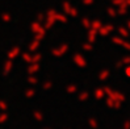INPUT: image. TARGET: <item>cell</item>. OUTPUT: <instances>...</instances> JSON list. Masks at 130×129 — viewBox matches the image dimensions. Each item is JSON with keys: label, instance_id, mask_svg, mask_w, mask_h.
<instances>
[{"label": "cell", "instance_id": "5b68a950", "mask_svg": "<svg viewBox=\"0 0 130 129\" xmlns=\"http://www.w3.org/2000/svg\"><path fill=\"white\" fill-rule=\"evenodd\" d=\"M126 74H127V75H129V77H130V66H129V67H127V69H126Z\"/></svg>", "mask_w": 130, "mask_h": 129}, {"label": "cell", "instance_id": "7a4b0ae2", "mask_svg": "<svg viewBox=\"0 0 130 129\" xmlns=\"http://www.w3.org/2000/svg\"><path fill=\"white\" fill-rule=\"evenodd\" d=\"M122 45H124L127 50H130V44H129V42H122Z\"/></svg>", "mask_w": 130, "mask_h": 129}, {"label": "cell", "instance_id": "8992f818", "mask_svg": "<svg viewBox=\"0 0 130 129\" xmlns=\"http://www.w3.org/2000/svg\"><path fill=\"white\" fill-rule=\"evenodd\" d=\"M127 26H129V29H130V21H127Z\"/></svg>", "mask_w": 130, "mask_h": 129}, {"label": "cell", "instance_id": "6da1fadb", "mask_svg": "<svg viewBox=\"0 0 130 129\" xmlns=\"http://www.w3.org/2000/svg\"><path fill=\"white\" fill-rule=\"evenodd\" d=\"M120 33H121L122 36H125V37H129V32H127L125 28H121V29H120Z\"/></svg>", "mask_w": 130, "mask_h": 129}, {"label": "cell", "instance_id": "277c9868", "mask_svg": "<svg viewBox=\"0 0 130 129\" xmlns=\"http://www.w3.org/2000/svg\"><path fill=\"white\" fill-rule=\"evenodd\" d=\"M124 126H125V129H130V121H126V124Z\"/></svg>", "mask_w": 130, "mask_h": 129}, {"label": "cell", "instance_id": "3957f363", "mask_svg": "<svg viewBox=\"0 0 130 129\" xmlns=\"http://www.w3.org/2000/svg\"><path fill=\"white\" fill-rule=\"evenodd\" d=\"M124 63H130V57H125L124 58Z\"/></svg>", "mask_w": 130, "mask_h": 129}]
</instances>
